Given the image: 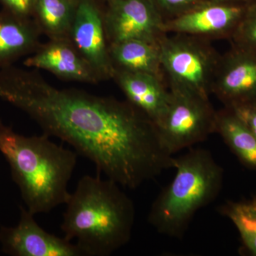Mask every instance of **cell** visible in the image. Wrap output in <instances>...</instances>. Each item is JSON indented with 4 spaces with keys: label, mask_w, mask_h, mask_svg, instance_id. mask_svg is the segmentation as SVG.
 Returning <instances> with one entry per match:
<instances>
[{
    "label": "cell",
    "mask_w": 256,
    "mask_h": 256,
    "mask_svg": "<svg viewBox=\"0 0 256 256\" xmlns=\"http://www.w3.org/2000/svg\"><path fill=\"white\" fill-rule=\"evenodd\" d=\"M70 38L102 80L114 78L104 13L92 0H78Z\"/></svg>",
    "instance_id": "obj_10"
},
{
    "label": "cell",
    "mask_w": 256,
    "mask_h": 256,
    "mask_svg": "<svg viewBox=\"0 0 256 256\" xmlns=\"http://www.w3.org/2000/svg\"><path fill=\"white\" fill-rule=\"evenodd\" d=\"M18 225L0 230L5 254L15 256H82L75 244L44 230L33 214L21 207Z\"/></svg>",
    "instance_id": "obj_11"
},
{
    "label": "cell",
    "mask_w": 256,
    "mask_h": 256,
    "mask_svg": "<svg viewBox=\"0 0 256 256\" xmlns=\"http://www.w3.org/2000/svg\"><path fill=\"white\" fill-rule=\"evenodd\" d=\"M0 152L9 163L28 212L48 213L66 204L77 152L58 146L44 133L26 137L0 122Z\"/></svg>",
    "instance_id": "obj_3"
},
{
    "label": "cell",
    "mask_w": 256,
    "mask_h": 256,
    "mask_svg": "<svg viewBox=\"0 0 256 256\" xmlns=\"http://www.w3.org/2000/svg\"><path fill=\"white\" fill-rule=\"evenodd\" d=\"M109 54L114 70L152 74L164 79L159 42L126 40L109 44Z\"/></svg>",
    "instance_id": "obj_15"
},
{
    "label": "cell",
    "mask_w": 256,
    "mask_h": 256,
    "mask_svg": "<svg viewBox=\"0 0 256 256\" xmlns=\"http://www.w3.org/2000/svg\"><path fill=\"white\" fill-rule=\"evenodd\" d=\"M0 98L26 112L44 134L70 144L98 172L134 190L174 168L156 124L130 102L60 89L36 70H0Z\"/></svg>",
    "instance_id": "obj_1"
},
{
    "label": "cell",
    "mask_w": 256,
    "mask_h": 256,
    "mask_svg": "<svg viewBox=\"0 0 256 256\" xmlns=\"http://www.w3.org/2000/svg\"><path fill=\"white\" fill-rule=\"evenodd\" d=\"M77 2L76 0H36L34 15L42 34L50 40L70 37Z\"/></svg>",
    "instance_id": "obj_17"
},
{
    "label": "cell",
    "mask_w": 256,
    "mask_h": 256,
    "mask_svg": "<svg viewBox=\"0 0 256 256\" xmlns=\"http://www.w3.org/2000/svg\"><path fill=\"white\" fill-rule=\"evenodd\" d=\"M212 94L226 108L256 102V52L232 44L220 55Z\"/></svg>",
    "instance_id": "obj_9"
},
{
    "label": "cell",
    "mask_w": 256,
    "mask_h": 256,
    "mask_svg": "<svg viewBox=\"0 0 256 256\" xmlns=\"http://www.w3.org/2000/svg\"><path fill=\"white\" fill-rule=\"evenodd\" d=\"M104 13L108 44L126 40L159 42L165 18L153 0H109Z\"/></svg>",
    "instance_id": "obj_7"
},
{
    "label": "cell",
    "mask_w": 256,
    "mask_h": 256,
    "mask_svg": "<svg viewBox=\"0 0 256 256\" xmlns=\"http://www.w3.org/2000/svg\"><path fill=\"white\" fill-rule=\"evenodd\" d=\"M160 60L170 90L210 99L220 54L210 40L188 35H163Z\"/></svg>",
    "instance_id": "obj_5"
},
{
    "label": "cell",
    "mask_w": 256,
    "mask_h": 256,
    "mask_svg": "<svg viewBox=\"0 0 256 256\" xmlns=\"http://www.w3.org/2000/svg\"><path fill=\"white\" fill-rule=\"evenodd\" d=\"M174 178L153 202L148 222L160 234L182 238L196 212L220 193L224 170L204 149L174 158Z\"/></svg>",
    "instance_id": "obj_4"
},
{
    "label": "cell",
    "mask_w": 256,
    "mask_h": 256,
    "mask_svg": "<svg viewBox=\"0 0 256 256\" xmlns=\"http://www.w3.org/2000/svg\"><path fill=\"white\" fill-rule=\"evenodd\" d=\"M170 92L168 110L156 126L163 146L173 156L216 132L217 111L210 99L174 90Z\"/></svg>",
    "instance_id": "obj_6"
},
{
    "label": "cell",
    "mask_w": 256,
    "mask_h": 256,
    "mask_svg": "<svg viewBox=\"0 0 256 256\" xmlns=\"http://www.w3.org/2000/svg\"><path fill=\"white\" fill-rule=\"evenodd\" d=\"M248 4L206 0L182 14L165 20L164 31L207 40H230Z\"/></svg>",
    "instance_id": "obj_8"
},
{
    "label": "cell",
    "mask_w": 256,
    "mask_h": 256,
    "mask_svg": "<svg viewBox=\"0 0 256 256\" xmlns=\"http://www.w3.org/2000/svg\"><path fill=\"white\" fill-rule=\"evenodd\" d=\"M229 108H232L245 122L256 138V101Z\"/></svg>",
    "instance_id": "obj_22"
},
{
    "label": "cell",
    "mask_w": 256,
    "mask_h": 256,
    "mask_svg": "<svg viewBox=\"0 0 256 256\" xmlns=\"http://www.w3.org/2000/svg\"><path fill=\"white\" fill-rule=\"evenodd\" d=\"M153 1L159 8L163 16L164 14H166L170 16L168 18H170L182 14L206 0H153Z\"/></svg>",
    "instance_id": "obj_20"
},
{
    "label": "cell",
    "mask_w": 256,
    "mask_h": 256,
    "mask_svg": "<svg viewBox=\"0 0 256 256\" xmlns=\"http://www.w3.org/2000/svg\"><path fill=\"white\" fill-rule=\"evenodd\" d=\"M66 204L60 228L82 256H110L130 240L134 204L110 178L82 176Z\"/></svg>",
    "instance_id": "obj_2"
},
{
    "label": "cell",
    "mask_w": 256,
    "mask_h": 256,
    "mask_svg": "<svg viewBox=\"0 0 256 256\" xmlns=\"http://www.w3.org/2000/svg\"><path fill=\"white\" fill-rule=\"evenodd\" d=\"M230 40L233 44L256 52V1L248 5L246 11Z\"/></svg>",
    "instance_id": "obj_19"
},
{
    "label": "cell",
    "mask_w": 256,
    "mask_h": 256,
    "mask_svg": "<svg viewBox=\"0 0 256 256\" xmlns=\"http://www.w3.org/2000/svg\"><path fill=\"white\" fill-rule=\"evenodd\" d=\"M28 68L43 69L62 80L96 84L102 82L100 76L84 58L70 40L50 38L41 44L24 60Z\"/></svg>",
    "instance_id": "obj_12"
},
{
    "label": "cell",
    "mask_w": 256,
    "mask_h": 256,
    "mask_svg": "<svg viewBox=\"0 0 256 256\" xmlns=\"http://www.w3.org/2000/svg\"><path fill=\"white\" fill-rule=\"evenodd\" d=\"M220 212L235 226L245 248L256 256V196L244 201L226 202Z\"/></svg>",
    "instance_id": "obj_18"
},
{
    "label": "cell",
    "mask_w": 256,
    "mask_h": 256,
    "mask_svg": "<svg viewBox=\"0 0 256 256\" xmlns=\"http://www.w3.org/2000/svg\"><path fill=\"white\" fill-rule=\"evenodd\" d=\"M128 102L158 124L169 106L171 92L164 79L149 74L114 70V78Z\"/></svg>",
    "instance_id": "obj_13"
},
{
    "label": "cell",
    "mask_w": 256,
    "mask_h": 256,
    "mask_svg": "<svg viewBox=\"0 0 256 256\" xmlns=\"http://www.w3.org/2000/svg\"><path fill=\"white\" fill-rule=\"evenodd\" d=\"M42 34L34 20L0 12V70L32 54L42 44Z\"/></svg>",
    "instance_id": "obj_14"
},
{
    "label": "cell",
    "mask_w": 256,
    "mask_h": 256,
    "mask_svg": "<svg viewBox=\"0 0 256 256\" xmlns=\"http://www.w3.org/2000/svg\"><path fill=\"white\" fill-rule=\"evenodd\" d=\"M216 132L244 166L256 170V136L232 108L217 111Z\"/></svg>",
    "instance_id": "obj_16"
},
{
    "label": "cell",
    "mask_w": 256,
    "mask_h": 256,
    "mask_svg": "<svg viewBox=\"0 0 256 256\" xmlns=\"http://www.w3.org/2000/svg\"><path fill=\"white\" fill-rule=\"evenodd\" d=\"M210 1L215 2H240L250 3L252 2L256 1V0H210Z\"/></svg>",
    "instance_id": "obj_23"
},
{
    "label": "cell",
    "mask_w": 256,
    "mask_h": 256,
    "mask_svg": "<svg viewBox=\"0 0 256 256\" xmlns=\"http://www.w3.org/2000/svg\"><path fill=\"white\" fill-rule=\"evenodd\" d=\"M36 0H0L4 10L18 16L32 18Z\"/></svg>",
    "instance_id": "obj_21"
}]
</instances>
